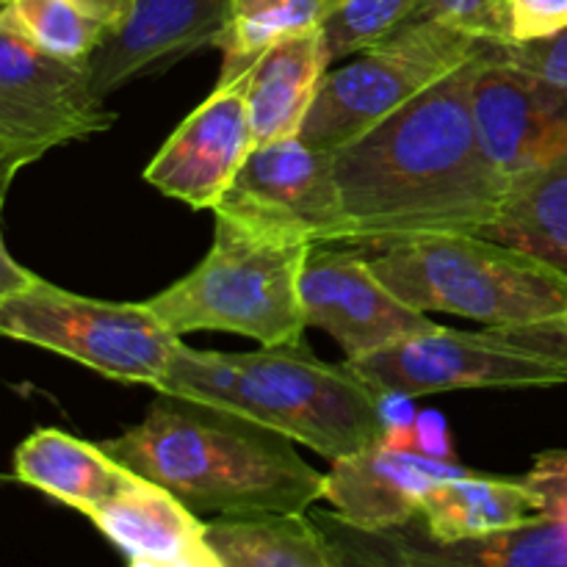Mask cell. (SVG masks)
Returning a JSON list of instances; mask_svg holds the SVG:
<instances>
[{
  "mask_svg": "<svg viewBox=\"0 0 567 567\" xmlns=\"http://www.w3.org/2000/svg\"><path fill=\"white\" fill-rule=\"evenodd\" d=\"M482 50L332 153L352 247L382 252L424 236H480L498 216L509 181L482 150L471 109Z\"/></svg>",
  "mask_w": 567,
  "mask_h": 567,
  "instance_id": "6da1fadb",
  "label": "cell"
},
{
  "mask_svg": "<svg viewBox=\"0 0 567 567\" xmlns=\"http://www.w3.org/2000/svg\"><path fill=\"white\" fill-rule=\"evenodd\" d=\"M158 393L233 410L332 463L385 437L369 382L347 363L319 360L305 343L203 352L181 341Z\"/></svg>",
  "mask_w": 567,
  "mask_h": 567,
  "instance_id": "3957f363",
  "label": "cell"
},
{
  "mask_svg": "<svg viewBox=\"0 0 567 567\" xmlns=\"http://www.w3.org/2000/svg\"><path fill=\"white\" fill-rule=\"evenodd\" d=\"M0 336L64 354L109 380L158 385L181 336L144 302H105L37 280L0 299Z\"/></svg>",
  "mask_w": 567,
  "mask_h": 567,
  "instance_id": "52a82bcc",
  "label": "cell"
},
{
  "mask_svg": "<svg viewBox=\"0 0 567 567\" xmlns=\"http://www.w3.org/2000/svg\"><path fill=\"white\" fill-rule=\"evenodd\" d=\"M498 55L518 70L567 92V28L548 39L524 44H496Z\"/></svg>",
  "mask_w": 567,
  "mask_h": 567,
  "instance_id": "83f0119b",
  "label": "cell"
},
{
  "mask_svg": "<svg viewBox=\"0 0 567 567\" xmlns=\"http://www.w3.org/2000/svg\"><path fill=\"white\" fill-rule=\"evenodd\" d=\"M567 28V0H504V42L548 39Z\"/></svg>",
  "mask_w": 567,
  "mask_h": 567,
  "instance_id": "4316f807",
  "label": "cell"
},
{
  "mask_svg": "<svg viewBox=\"0 0 567 567\" xmlns=\"http://www.w3.org/2000/svg\"><path fill=\"white\" fill-rule=\"evenodd\" d=\"M371 269L410 308L487 324L532 327L567 316V275L471 233L424 236L374 252Z\"/></svg>",
  "mask_w": 567,
  "mask_h": 567,
  "instance_id": "277c9868",
  "label": "cell"
},
{
  "mask_svg": "<svg viewBox=\"0 0 567 567\" xmlns=\"http://www.w3.org/2000/svg\"><path fill=\"white\" fill-rule=\"evenodd\" d=\"M230 0H133L125 25L109 33L89 59L100 97L131 81L166 70L199 48H214L227 22Z\"/></svg>",
  "mask_w": 567,
  "mask_h": 567,
  "instance_id": "9a60e30c",
  "label": "cell"
},
{
  "mask_svg": "<svg viewBox=\"0 0 567 567\" xmlns=\"http://www.w3.org/2000/svg\"><path fill=\"white\" fill-rule=\"evenodd\" d=\"M258 147L244 75L214 92L175 127L144 169V181L192 208H216L244 161Z\"/></svg>",
  "mask_w": 567,
  "mask_h": 567,
  "instance_id": "5bb4252c",
  "label": "cell"
},
{
  "mask_svg": "<svg viewBox=\"0 0 567 567\" xmlns=\"http://www.w3.org/2000/svg\"><path fill=\"white\" fill-rule=\"evenodd\" d=\"M70 3H75L89 17L103 22L109 28V33L120 31L133 11V0H70Z\"/></svg>",
  "mask_w": 567,
  "mask_h": 567,
  "instance_id": "1f68e13d",
  "label": "cell"
},
{
  "mask_svg": "<svg viewBox=\"0 0 567 567\" xmlns=\"http://www.w3.org/2000/svg\"><path fill=\"white\" fill-rule=\"evenodd\" d=\"M419 3L421 0H330L321 25L330 64L380 44L399 25L413 20Z\"/></svg>",
  "mask_w": 567,
  "mask_h": 567,
  "instance_id": "d4e9b609",
  "label": "cell"
},
{
  "mask_svg": "<svg viewBox=\"0 0 567 567\" xmlns=\"http://www.w3.org/2000/svg\"><path fill=\"white\" fill-rule=\"evenodd\" d=\"M127 567H221L216 554L210 551L208 546L199 548V551L183 554V557H172V559H131Z\"/></svg>",
  "mask_w": 567,
  "mask_h": 567,
  "instance_id": "836d02e7",
  "label": "cell"
},
{
  "mask_svg": "<svg viewBox=\"0 0 567 567\" xmlns=\"http://www.w3.org/2000/svg\"><path fill=\"white\" fill-rule=\"evenodd\" d=\"M480 236L567 275V147L509 181L498 216Z\"/></svg>",
  "mask_w": 567,
  "mask_h": 567,
  "instance_id": "44dd1931",
  "label": "cell"
},
{
  "mask_svg": "<svg viewBox=\"0 0 567 567\" xmlns=\"http://www.w3.org/2000/svg\"><path fill=\"white\" fill-rule=\"evenodd\" d=\"M133 476L136 474L111 457L100 443L81 441L53 426L33 430L14 452L17 482L86 518L131 485Z\"/></svg>",
  "mask_w": 567,
  "mask_h": 567,
  "instance_id": "ac0fdd59",
  "label": "cell"
},
{
  "mask_svg": "<svg viewBox=\"0 0 567 567\" xmlns=\"http://www.w3.org/2000/svg\"><path fill=\"white\" fill-rule=\"evenodd\" d=\"M413 20H437L482 42H504V0H421Z\"/></svg>",
  "mask_w": 567,
  "mask_h": 567,
  "instance_id": "484cf974",
  "label": "cell"
},
{
  "mask_svg": "<svg viewBox=\"0 0 567 567\" xmlns=\"http://www.w3.org/2000/svg\"><path fill=\"white\" fill-rule=\"evenodd\" d=\"M214 214L308 247L354 244V221L336 183L332 155L302 136L258 144Z\"/></svg>",
  "mask_w": 567,
  "mask_h": 567,
  "instance_id": "30bf717a",
  "label": "cell"
},
{
  "mask_svg": "<svg viewBox=\"0 0 567 567\" xmlns=\"http://www.w3.org/2000/svg\"><path fill=\"white\" fill-rule=\"evenodd\" d=\"M22 169L20 161H14L11 155H6L3 150H0V208L6 205V194H9L11 183H14L17 172Z\"/></svg>",
  "mask_w": 567,
  "mask_h": 567,
  "instance_id": "e575fe53",
  "label": "cell"
},
{
  "mask_svg": "<svg viewBox=\"0 0 567 567\" xmlns=\"http://www.w3.org/2000/svg\"><path fill=\"white\" fill-rule=\"evenodd\" d=\"M89 520L127 559H172L208 546L199 515L138 474L111 502L94 509Z\"/></svg>",
  "mask_w": 567,
  "mask_h": 567,
  "instance_id": "d6986e66",
  "label": "cell"
},
{
  "mask_svg": "<svg viewBox=\"0 0 567 567\" xmlns=\"http://www.w3.org/2000/svg\"><path fill=\"white\" fill-rule=\"evenodd\" d=\"M0 6H3V0H0Z\"/></svg>",
  "mask_w": 567,
  "mask_h": 567,
  "instance_id": "d590c367",
  "label": "cell"
},
{
  "mask_svg": "<svg viewBox=\"0 0 567 567\" xmlns=\"http://www.w3.org/2000/svg\"><path fill=\"white\" fill-rule=\"evenodd\" d=\"M476 136L507 181L567 147V92L502 59L496 44L482 50L474 75Z\"/></svg>",
  "mask_w": 567,
  "mask_h": 567,
  "instance_id": "4fadbf2b",
  "label": "cell"
},
{
  "mask_svg": "<svg viewBox=\"0 0 567 567\" xmlns=\"http://www.w3.org/2000/svg\"><path fill=\"white\" fill-rule=\"evenodd\" d=\"M94 92L89 64H70L31 42L0 6V150L33 164L61 144L109 131L116 114Z\"/></svg>",
  "mask_w": 567,
  "mask_h": 567,
  "instance_id": "9c48e42d",
  "label": "cell"
},
{
  "mask_svg": "<svg viewBox=\"0 0 567 567\" xmlns=\"http://www.w3.org/2000/svg\"><path fill=\"white\" fill-rule=\"evenodd\" d=\"M205 543L221 567H343L338 548L308 513L208 520Z\"/></svg>",
  "mask_w": 567,
  "mask_h": 567,
  "instance_id": "7402d4cb",
  "label": "cell"
},
{
  "mask_svg": "<svg viewBox=\"0 0 567 567\" xmlns=\"http://www.w3.org/2000/svg\"><path fill=\"white\" fill-rule=\"evenodd\" d=\"M0 221H3V208H0ZM33 280H37V275L11 258L9 247H6L3 241V225H0V299L9 297V293L22 291V288L31 286Z\"/></svg>",
  "mask_w": 567,
  "mask_h": 567,
  "instance_id": "d6a6232c",
  "label": "cell"
},
{
  "mask_svg": "<svg viewBox=\"0 0 567 567\" xmlns=\"http://www.w3.org/2000/svg\"><path fill=\"white\" fill-rule=\"evenodd\" d=\"M6 17L44 53L70 64H89L109 28L70 0H6Z\"/></svg>",
  "mask_w": 567,
  "mask_h": 567,
  "instance_id": "cb8c5ba5",
  "label": "cell"
},
{
  "mask_svg": "<svg viewBox=\"0 0 567 567\" xmlns=\"http://www.w3.org/2000/svg\"><path fill=\"white\" fill-rule=\"evenodd\" d=\"M3 3H6V0H3Z\"/></svg>",
  "mask_w": 567,
  "mask_h": 567,
  "instance_id": "8d00e7d4",
  "label": "cell"
},
{
  "mask_svg": "<svg viewBox=\"0 0 567 567\" xmlns=\"http://www.w3.org/2000/svg\"><path fill=\"white\" fill-rule=\"evenodd\" d=\"M310 249L216 216L210 252L144 305L175 336L236 332L264 347L302 343L299 277Z\"/></svg>",
  "mask_w": 567,
  "mask_h": 567,
  "instance_id": "5b68a950",
  "label": "cell"
},
{
  "mask_svg": "<svg viewBox=\"0 0 567 567\" xmlns=\"http://www.w3.org/2000/svg\"><path fill=\"white\" fill-rule=\"evenodd\" d=\"M330 0H230L227 22L214 48L221 50L216 83L236 81L280 39L324 25Z\"/></svg>",
  "mask_w": 567,
  "mask_h": 567,
  "instance_id": "603a6c76",
  "label": "cell"
},
{
  "mask_svg": "<svg viewBox=\"0 0 567 567\" xmlns=\"http://www.w3.org/2000/svg\"><path fill=\"white\" fill-rule=\"evenodd\" d=\"M524 480L540 513L476 540L437 543L419 520L388 532L352 529L336 515H319V524L343 567H567V449L537 454Z\"/></svg>",
  "mask_w": 567,
  "mask_h": 567,
  "instance_id": "ba28073f",
  "label": "cell"
},
{
  "mask_svg": "<svg viewBox=\"0 0 567 567\" xmlns=\"http://www.w3.org/2000/svg\"><path fill=\"white\" fill-rule=\"evenodd\" d=\"M347 365L374 393L413 399L471 388H551L567 382L559 365L520 352L487 330L457 332L441 324L347 360Z\"/></svg>",
  "mask_w": 567,
  "mask_h": 567,
  "instance_id": "8fae6325",
  "label": "cell"
},
{
  "mask_svg": "<svg viewBox=\"0 0 567 567\" xmlns=\"http://www.w3.org/2000/svg\"><path fill=\"white\" fill-rule=\"evenodd\" d=\"M327 70L324 37L313 28L280 39L241 72L255 144L299 136Z\"/></svg>",
  "mask_w": 567,
  "mask_h": 567,
  "instance_id": "e0dca14e",
  "label": "cell"
},
{
  "mask_svg": "<svg viewBox=\"0 0 567 567\" xmlns=\"http://www.w3.org/2000/svg\"><path fill=\"white\" fill-rule=\"evenodd\" d=\"M299 299L305 327H319L336 338L347 360L435 327L377 277L371 260L343 249H310L299 277Z\"/></svg>",
  "mask_w": 567,
  "mask_h": 567,
  "instance_id": "7c38bea8",
  "label": "cell"
},
{
  "mask_svg": "<svg viewBox=\"0 0 567 567\" xmlns=\"http://www.w3.org/2000/svg\"><path fill=\"white\" fill-rule=\"evenodd\" d=\"M496 336L498 341L509 343V347L529 352L535 358L548 360V363L559 365L567 374V316L557 321H546V324L532 327H504V330H487Z\"/></svg>",
  "mask_w": 567,
  "mask_h": 567,
  "instance_id": "f1b7e54d",
  "label": "cell"
},
{
  "mask_svg": "<svg viewBox=\"0 0 567 567\" xmlns=\"http://www.w3.org/2000/svg\"><path fill=\"white\" fill-rule=\"evenodd\" d=\"M485 44L446 22L408 20L352 64L327 70L299 136L321 153H338L474 59Z\"/></svg>",
  "mask_w": 567,
  "mask_h": 567,
  "instance_id": "8992f818",
  "label": "cell"
},
{
  "mask_svg": "<svg viewBox=\"0 0 567 567\" xmlns=\"http://www.w3.org/2000/svg\"><path fill=\"white\" fill-rule=\"evenodd\" d=\"M100 446L197 515L308 513L324 498V474L299 457L293 441L177 393H158L142 424Z\"/></svg>",
  "mask_w": 567,
  "mask_h": 567,
  "instance_id": "7a4b0ae2",
  "label": "cell"
},
{
  "mask_svg": "<svg viewBox=\"0 0 567 567\" xmlns=\"http://www.w3.org/2000/svg\"><path fill=\"white\" fill-rule=\"evenodd\" d=\"M540 513V496L526 480L465 474L437 482L421 502L419 524L432 540L460 543L515 529Z\"/></svg>",
  "mask_w": 567,
  "mask_h": 567,
  "instance_id": "ffe728a7",
  "label": "cell"
},
{
  "mask_svg": "<svg viewBox=\"0 0 567 567\" xmlns=\"http://www.w3.org/2000/svg\"><path fill=\"white\" fill-rule=\"evenodd\" d=\"M460 474H465L460 463H437L415 449L377 443L332 463L324 476V502L352 529H399L419 520L421 502L437 482Z\"/></svg>",
  "mask_w": 567,
  "mask_h": 567,
  "instance_id": "2e32d148",
  "label": "cell"
},
{
  "mask_svg": "<svg viewBox=\"0 0 567 567\" xmlns=\"http://www.w3.org/2000/svg\"><path fill=\"white\" fill-rule=\"evenodd\" d=\"M415 452H421L430 460H437V463H457L452 432H449L443 413H437V410L419 413V421H415Z\"/></svg>",
  "mask_w": 567,
  "mask_h": 567,
  "instance_id": "4dcf8cb0",
  "label": "cell"
},
{
  "mask_svg": "<svg viewBox=\"0 0 567 567\" xmlns=\"http://www.w3.org/2000/svg\"><path fill=\"white\" fill-rule=\"evenodd\" d=\"M377 408L385 430L382 443L391 449H415V421H419L415 399L404 393H377Z\"/></svg>",
  "mask_w": 567,
  "mask_h": 567,
  "instance_id": "f546056e",
  "label": "cell"
}]
</instances>
